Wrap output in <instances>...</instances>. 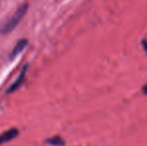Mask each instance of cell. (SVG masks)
I'll return each instance as SVG.
<instances>
[{"label":"cell","instance_id":"obj_2","mask_svg":"<svg viewBox=\"0 0 147 146\" xmlns=\"http://www.w3.org/2000/svg\"><path fill=\"white\" fill-rule=\"evenodd\" d=\"M27 65L23 67V69L21 70V73L18 76V78L15 80L13 84H11V86L9 87V89L7 90V93H12V92H15L16 90H18L20 87H22V84L25 82V78H26V71H27Z\"/></svg>","mask_w":147,"mask_h":146},{"label":"cell","instance_id":"obj_6","mask_svg":"<svg viewBox=\"0 0 147 146\" xmlns=\"http://www.w3.org/2000/svg\"><path fill=\"white\" fill-rule=\"evenodd\" d=\"M142 91H143V93L145 94V95H147V84H145V85L142 87Z\"/></svg>","mask_w":147,"mask_h":146},{"label":"cell","instance_id":"obj_1","mask_svg":"<svg viewBox=\"0 0 147 146\" xmlns=\"http://www.w3.org/2000/svg\"><path fill=\"white\" fill-rule=\"evenodd\" d=\"M28 10V4H23V5L19 6L17 10L14 12V14L6 21V23L2 26V28L0 29V32L2 34H8L10 32L13 31V29H15L18 26V24L20 23L22 19H23L24 15L26 14Z\"/></svg>","mask_w":147,"mask_h":146},{"label":"cell","instance_id":"obj_4","mask_svg":"<svg viewBox=\"0 0 147 146\" xmlns=\"http://www.w3.org/2000/svg\"><path fill=\"white\" fill-rule=\"evenodd\" d=\"M27 45H28V40H27V39H21L20 41H18L17 44L15 45V47H14L13 50H12L11 54H10L11 59H13L14 57L17 56L20 52H22V51L26 48V46H27Z\"/></svg>","mask_w":147,"mask_h":146},{"label":"cell","instance_id":"obj_5","mask_svg":"<svg viewBox=\"0 0 147 146\" xmlns=\"http://www.w3.org/2000/svg\"><path fill=\"white\" fill-rule=\"evenodd\" d=\"M48 143H50L51 145H54V146H62L64 145V141L61 137L59 136H55V137H52V138H49L48 140Z\"/></svg>","mask_w":147,"mask_h":146},{"label":"cell","instance_id":"obj_3","mask_svg":"<svg viewBox=\"0 0 147 146\" xmlns=\"http://www.w3.org/2000/svg\"><path fill=\"white\" fill-rule=\"evenodd\" d=\"M18 135V130L16 128H12L9 130L3 132L0 135V144H3V143L9 142V141L13 140L14 138H16Z\"/></svg>","mask_w":147,"mask_h":146}]
</instances>
